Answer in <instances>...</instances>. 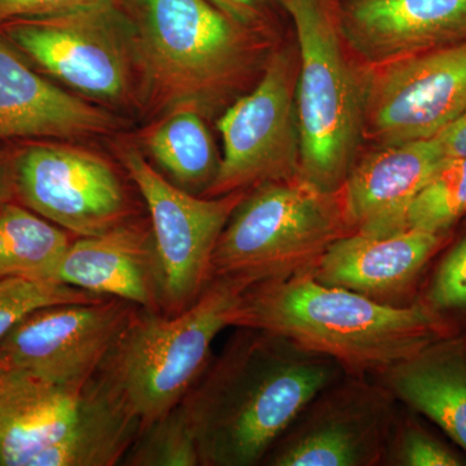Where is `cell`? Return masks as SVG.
Listing matches in <instances>:
<instances>
[{
  "label": "cell",
  "instance_id": "cell-14",
  "mask_svg": "<svg viewBox=\"0 0 466 466\" xmlns=\"http://www.w3.org/2000/svg\"><path fill=\"white\" fill-rule=\"evenodd\" d=\"M104 391L99 375L81 388L12 370L0 383V466H46Z\"/></svg>",
  "mask_w": 466,
  "mask_h": 466
},
{
  "label": "cell",
  "instance_id": "cell-22",
  "mask_svg": "<svg viewBox=\"0 0 466 466\" xmlns=\"http://www.w3.org/2000/svg\"><path fill=\"white\" fill-rule=\"evenodd\" d=\"M73 236L24 205L0 207V278L54 279Z\"/></svg>",
  "mask_w": 466,
  "mask_h": 466
},
{
  "label": "cell",
  "instance_id": "cell-3",
  "mask_svg": "<svg viewBox=\"0 0 466 466\" xmlns=\"http://www.w3.org/2000/svg\"><path fill=\"white\" fill-rule=\"evenodd\" d=\"M249 285L216 278L193 305L167 315L137 309L99 370L140 421V431L177 404L213 359Z\"/></svg>",
  "mask_w": 466,
  "mask_h": 466
},
{
  "label": "cell",
  "instance_id": "cell-19",
  "mask_svg": "<svg viewBox=\"0 0 466 466\" xmlns=\"http://www.w3.org/2000/svg\"><path fill=\"white\" fill-rule=\"evenodd\" d=\"M350 35L361 54L388 63L466 35V0H358Z\"/></svg>",
  "mask_w": 466,
  "mask_h": 466
},
{
  "label": "cell",
  "instance_id": "cell-31",
  "mask_svg": "<svg viewBox=\"0 0 466 466\" xmlns=\"http://www.w3.org/2000/svg\"><path fill=\"white\" fill-rule=\"evenodd\" d=\"M16 198L15 161L12 164L0 159V207Z\"/></svg>",
  "mask_w": 466,
  "mask_h": 466
},
{
  "label": "cell",
  "instance_id": "cell-2",
  "mask_svg": "<svg viewBox=\"0 0 466 466\" xmlns=\"http://www.w3.org/2000/svg\"><path fill=\"white\" fill-rule=\"evenodd\" d=\"M232 327L279 334L333 359L349 375L367 377L441 341L447 329L428 303L385 305L320 283L311 271L251 285Z\"/></svg>",
  "mask_w": 466,
  "mask_h": 466
},
{
  "label": "cell",
  "instance_id": "cell-26",
  "mask_svg": "<svg viewBox=\"0 0 466 466\" xmlns=\"http://www.w3.org/2000/svg\"><path fill=\"white\" fill-rule=\"evenodd\" d=\"M385 465L460 466L464 465L453 451L435 440L416 422L398 417L386 452Z\"/></svg>",
  "mask_w": 466,
  "mask_h": 466
},
{
  "label": "cell",
  "instance_id": "cell-7",
  "mask_svg": "<svg viewBox=\"0 0 466 466\" xmlns=\"http://www.w3.org/2000/svg\"><path fill=\"white\" fill-rule=\"evenodd\" d=\"M116 156L148 210L164 272V314H179L210 283L217 242L249 191L193 195L156 170L137 147L121 144Z\"/></svg>",
  "mask_w": 466,
  "mask_h": 466
},
{
  "label": "cell",
  "instance_id": "cell-1",
  "mask_svg": "<svg viewBox=\"0 0 466 466\" xmlns=\"http://www.w3.org/2000/svg\"><path fill=\"white\" fill-rule=\"evenodd\" d=\"M345 373L283 336L236 328L180 403L201 466L263 465L309 401Z\"/></svg>",
  "mask_w": 466,
  "mask_h": 466
},
{
  "label": "cell",
  "instance_id": "cell-16",
  "mask_svg": "<svg viewBox=\"0 0 466 466\" xmlns=\"http://www.w3.org/2000/svg\"><path fill=\"white\" fill-rule=\"evenodd\" d=\"M437 137L386 146L352 167L342 186L352 233L386 238L408 229V211L444 161Z\"/></svg>",
  "mask_w": 466,
  "mask_h": 466
},
{
  "label": "cell",
  "instance_id": "cell-9",
  "mask_svg": "<svg viewBox=\"0 0 466 466\" xmlns=\"http://www.w3.org/2000/svg\"><path fill=\"white\" fill-rule=\"evenodd\" d=\"M294 76L287 52L272 55L256 88L220 116L223 157L204 198L250 191L263 183L299 177Z\"/></svg>",
  "mask_w": 466,
  "mask_h": 466
},
{
  "label": "cell",
  "instance_id": "cell-13",
  "mask_svg": "<svg viewBox=\"0 0 466 466\" xmlns=\"http://www.w3.org/2000/svg\"><path fill=\"white\" fill-rule=\"evenodd\" d=\"M466 109V46L383 63L364 96L377 139L398 146L433 139Z\"/></svg>",
  "mask_w": 466,
  "mask_h": 466
},
{
  "label": "cell",
  "instance_id": "cell-30",
  "mask_svg": "<svg viewBox=\"0 0 466 466\" xmlns=\"http://www.w3.org/2000/svg\"><path fill=\"white\" fill-rule=\"evenodd\" d=\"M211 2L244 26L253 24L258 17L260 0H211Z\"/></svg>",
  "mask_w": 466,
  "mask_h": 466
},
{
  "label": "cell",
  "instance_id": "cell-8",
  "mask_svg": "<svg viewBox=\"0 0 466 466\" xmlns=\"http://www.w3.org/2000/svg\"><path fill=\"white\" fill-rule=\"evenodd\" d=\"M397 403L381 382L345 373L309 401L263 465H382L400 417Z\"/></svg>",
  "mask_w": 466,
  "mask_h": 466
},
{
  "label": "cell",
  "instance_id": "cell-12",
  "mask_svg": "<svg viewBox=\"0 0 466 466\" xmlns=\"http://www.w3.org/2000/svg\"><path fill=\"white\" fill-rule=\"evenodd\" d=\"M139 308L119 299L33 312L0 341L12 370L81 388L99 373Z\"/></svg>",
  "mask_w": 466,
  "mask_h": 466
},
{
  "label": "cell",
  "instance_id": "cell-27",
  "mask_svg": "<svg viewBox=\"0 0 466 466\" xmlns=\"http://www.w3.org/2000/svg\"><path fill=\"white\" fill-rule=\"evenodd\" d=\"M428 305L437 311L466 308V238L441 260L429 290Z\"/></svg>",
  "mask_w": 466,
  "mask_h": 466
},
{
  "label": "cell",
  "instance_id": "cell-21",
  "mask_svg": "<svg viewBox=\"0 0 466 466\" xmlns=\"http://www.w3.org/2000/svg\"><path fill=\"white\" fill-rule=\"evenodd\" d=\"M143 144L156 164L167 171L168 180L184 191L204 196L216 179L219 161L201 110L196 106L168 109L144 133Z\"/></svg>",
  "mask_w": 466,
  "mask_h": 466
},
{
  "label": "cell",
  "instance_id": "cell-29",
  "mask_svg": "<svg viewBox=\"0 0 466 466\" xmlns=\"http://www.w3.org/2000/svg\"><path fill=\"white\" fill-rule=\"evenodd\" d=\"M446 158H466V109L437 135Z\"/></svg>",
  "mask_w": 466,
  "mask_h": 466
},
{
  "label": "cell",
  "instance_id": "cell-32",
  "mask_svg": "<svg viewBox=\"0 0 466 466\" xmlns=\"http://www.w3.org/2000/svg\"><path fill=\"white\" fill-rule=\"evenodd\" d=\"M11 364L8 363L7 358H5V355L3 354L2 350H0V383L11 373Z\"/></svg>",
  "mask_w": 466,
  "mask_h": 466
},
{
  "label": "cell",
  "instance_id": "cell-4",
  "mask_svg": "<svg viewBox=\"0 0 466 466\" xmlns=\"http://www.w3.org/2000/svg\"><path fill=\"white\" fill-rule=\"evenodd\" d=\"M352 233L342 188L324 192L296 177L250 189L233 211L211 258V280L256 285L309 272Z\"/></svg>",
  "mask_w": 466,
  "mask_h": 466
},
{
  "label": "cell",
  "instance_id": "cell-17",
  "mask_svg": "<svg viewBox=\"0 0 466 466\" xmlns=\"http://www.w3.org/2000/svg\"><path fill=\"white\" fill-rule=\"evenodd\" d=\"M441 244V233L421 229L386 238L350 233L328 248L311 274L325 285L385 305L407 306V294Z\"/></svg>",
  "mask_w": 466,
  "mask_h": 466
},
{
  "label": "cell",
  "instance_id": "cell-28",
  "mask_svg": "<svg viewBox=\"0 0 466 466\" xmlns=\"http://www.w3.org/2000/svg\"><path fill=\"white\" fill-rule=\"evenodd\" d=\"M112 3L113 0H0V26L12 21L55 16Z\"/></svg>",
  "mask_w": 466,
  "mask_h": 466
},
{
  "label": "cell",
  "instance_id": "cell-20",
  "mask_svg": "<svg viewBox=\"0 0 466 466\" xmlns=\"http://www.w3.org/2000/svg\"><path fill=\"white\" fill-rule=\"evenodd\" d=\"M377 377L398 401L431 419L466 452V352L461 346L441 339Z\"/></svg>",
  "mask_w": 466,
  "mask_h": 466
},
{
  "label": "cell",
  "instance_id": "cell-24",
  "mask_svg": "<svg viewBox=\"0 0 466 466\" xmlns=\"http://www.w3.org/2000/svg\"><path fill=\"white\" fill-rule=\"evenodd\" d=\"M466 213V158H446L408 211V228L441 233Z\"/></svg>",
  "mask_w": 466,
  "mask_h": 466
},
{
  "label": "cell",
  "instance_id": "cell-15",
  "mask_svg": "<svg viewBox=\"0 0 466 466\" xmlns=\"http://www.w3.org/2000/svg\"><path fill=\"white\" fill-rule=\"evenodd\" d=\"M56 280L164 312V272L149 218H133L100 235L73 238Z\"/></svg>",
  "mask_w": 466,
  "mask_h": 466
},
{
  "label": "cell",
  "instance_id": "cell-11",
  "mask_svg": "<svg viewBox=\"0 0 466 466\" xmlns=\"http://www.w3.org/2000/svg\"><path fill=\"white\" fill-rule=\"evenodd\" d=\"M16 198L75 238L100 235L137 218L106 159L73 147L36 144L15 159Z\"/></svg>",
  "mask_w": 466,
  "mask_h": 466
},
{
  "label": "cell",
  "instance_id": "cell-5",
  "mask_svg": "<svg viewBox=\"0 0 466 466\" xmlns=\"http://www.w3.org/2000/svg\"><path fill=\"white\" fill-rule=\"evenodd\" d=\"M242 26L210 0H143L134 39L149 96L168 109L219 100L249 67Z\"/></svg>",
  "mask_w": 466,
  "mask_h": 466
},
{
  "label": "cell",
  "instance_id": "cell-23",
  "mask_svg": "<svg viewBox=\"0 0 466 466\" xmlns=\"http://www.w3.org/2000/svg\"><path fill=\"white\" fill-rule=\"evenodd\" d=\"M125 466H201L198 441L188 417L177 404L137 434Z\"/></svg>",
  "mask_w": 466,
  "mask_h": 466
},
{
  "label": "cell",
  "instance_id": "cell-6",
  "mask_svg": "<svg viewBox=\"0 0 466 466\" xmlns=\"http://www.w3.org/2000/svg\"><path fill=\"white\" fill-rule=\"evenodd\" d=\"M299 38L296 84L299 177L324 192L342 188L364 119L363 91L321 0H281Z\"/></svg>",
  "mask_w": 466,
  "mask_h": 466
},
{
  "label": "cell",
  "instance_id": "cell-10",
  "mask_svg": "<svg viewBox=\"0 0 466 466\" xmlns=\"http://www.w3.org/2000/svg\"><path fill=\"white\" fill-rule=\"evenodd\" d=\"M112 5L5 24L8 41L63 84L94 99L118 101L137 70L134 33Z\"/></svg>",
  "mask_w": 466,
  "mask_h": 466
},
{
  "label": "cell",
  "instance_id": "cell-25",
  "mask_svg": "<svg viewBox=\"0 0 466 466\" xmlns=\"http://www.w3.org/2000/svg\"><path fill=\"white\" fill-rule=\"evenodd\" d=\"M97 296L54 279L30 276L0 278V341L24 319L38 309L67 303L99 302Z\"/></svg>",
  "mask_w": 466,
  "mask_h": 466
},
{
  "label": "cell",
  "instance_id": "cell-18",
  "mask_svg": "<svg viewBox=\"0 0 466 466\" xmlns=\"http://www.w3.org/2000/svg\"><path fill=\"white\" fill-rule=\"evenodd\" d=\"M112 113L57 87L0 35V139L94 137L115 131Z\"/></svg>",
  "mask_w": 466,
  "mask_h": 466
}]
</instances>
